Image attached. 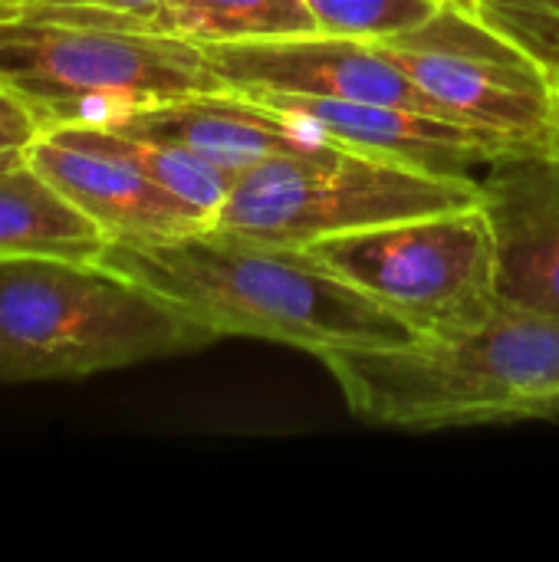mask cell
<instances>
[{
	"mask_svg": "<svg viewBox=\"0 0 559 562\" xmlns=\"http://www.w3.org/2000/svg\"><path fill=\"white\" fill-rule=\"evenodd\" d=\"M376 46L445 115L517 151L554 148L557 72L481 13L441 3L425 23Z\"/></svg>",
	"mask_w": 559,
	"mask_h": 562,
	"instance_id": "obj_7",
	"label": "cell"
},
{
	"mask_svg": "<svg viewBox=\"0 0 559 562\" xmlns=\"http://www.w3.org/2000/svg\"><path fill=\"white\" fill-rule=\"evenodd\" d=\"M86 138H92L96 145L122 155L125 161H132L142 175H148L155 184L168 188L171 194H178L181 201H188L194 211H201L208 221L217 217L221 204L227 201V191L234 184V175L214 168L211 161L165 145V142H152V138H138V135H125L115 128H102V125H82L79 128Z\"/></svg>",
	"mask_w": 559,
	"mask_h": 562,
	"instance_id": "obj_15",
	"label": "cell"
},
{
	"mask_svg": "<svg viewBox=\"0 0 559 562\" xmlns=\"http://www.w3.org/2000/svg\"><path fill=\"white\" fill-rule=\"evenodd\" d=\"M320 26L329 36L353 40H385L425 23L448 0H303Z\"/></svg>",
	"mask_w": 559,
	"mask_h": 562,
	"instance_id": "obj_16",
	"label": "cell"
},
{
	"mask_svg": "<svg viewBox=\"0 0 559 562\" xmlns=\"http://www.w3.org/2000/svg\"><path fill=\"white\" fill-rule=\"evenodd\" d=\"M102 128L185 148L234 178L267 158L310 151L329 142L316 128L231 89L145 105Z\"/></svg>",
	"mask_w": 559,
	"mask_h": 562,
	"instance_id": "obj_12",
	"label": "cell"
},
{
	"mask_svg": "<svg viewBox=\"0 0 559 562\" xmlns=\"http://www.w3.org/2000/svg\"><path fill=\"white\" fill-rule=\"evenodd\" d=\"M478 13L559 69V0H481Z\"/></svg>",
	"mask_w": 559,
	"mask_h": 562,
	"instance_id": "obj_17",
	"label": "cell"
},
{
	"mask_svg": "<svg viewBox=\"0 0 559 562\" xmlns=\"http://www.w3.org/2000/svg\"><path fill=\"white\" fill-rule=\"evenodd\" d=\"M247 99L316 128L323 138L343 148L376 158H392L438 175L478 178V171L491 158L504 151H517L474 125L409 105L297 95V92H250Z\"/></svg>",
	"mask_w": 559,
	"mask_h": 562,
	"instance_id": "obj_10",
	"label": "cell"
},
{
	"mask_svg": "<svg viewBox=\"0 0 559 562\" xmlns=\"http://www.w3.org/2000/svg\"><path fill=\"white\" fill-rule=\"evenodd\" d=\"M320 362L349 412L379 428L445 431L559 415V319L504 300L474 326Z\"/></svg>",
	"mask_w": 559,
	"mask_h": 562,
	"instance_id": "obj_2",
	"label": "cell"
},
{
	"mask_svg": "<svg viewBox=\"0 0 559 562\" xmlns=\"http://www.w3.org/2000/svg\"><path fill=\"white\" fill-rule=\"evenodd\" d=\"M142 30L171 33L198 46L320 33L303 0H165Z\"/></svg>",
	"mask_w": 559,
	"mask_h": 562,
	"instance_id": "obj_14",
	"label": "cell"
},
{
	"mask_svg": "<svg viewBox=\"0 0 559 562\" xmlns=\"http://www.w3.org/2000/svg\"><path fill=\"white\" fill-rule=\"evenodd\" d=\"M165 0H23L20 7H59V10H79V13H92L112 23H125V26H138L161 7ZM16 10V7H13Z\"/></svg>",
	"mask_w": 559,
	"mask_h": 562,
	"instance_id": "obj_18",
	"label": "cell"
},
{
	"mask_svg": "<svg viewBox=\"0 0 559 562\" xmlns=\"http://www.w3.org/2000/svg\"><path fill=\"white\" fill-rule=\"evenodd\" d=\"M478 181L494 237L497 296L559 319V151H504Z\"/></svg>",
	"mask_w": 559,
	"mask_h": 562,
	"instance_id": "obj_9",
	"label": "cell"
},
{
	"mask_svg": "<svg viewBox=\"0 0 559 562\" xmlns=\"http://www.w3.org/2000/svg\"><path fill=\"white\" fill-rule=\"evenodd\" d=\"M96 260L175 303L217 339H267L316 359L415 339L402 319L336 277L306 247L201 227L109 240Z\"/></svg>",
	"mask_w": 559,
	"mask_h": 562,
	"instance_id": "obj_1",
	"label": "cell"
},
{
	"mask_svg": "<svg viewBox=\"0 0 559 562\" xmlns=\"http://www.w3.org/2000/svg\"><path fill=\"white\" fill-rule=\"evenodd\" d=\"M415 336H445L497 306L484 204L326 237L306 247Z\"/></svg>",
	"mask_w": 559,
	"mask_h": 562,
	"instance_id": "obj_6",
	"label": "cell"
},
{
	"mask_svg": "<svg viewBox=\"0 0 559 562\" xmlns=\"http://www.w3.org/2000/svg\"><path fill=\"white\" fill-rule=\"evenodd\" d=\"M484 204L478 178L438 175L326 142L237 175L211 227L264 244L310 247L326 237Z\"/></svg>",
	"mask_w": 559,
	"mask_h": 562,
	"instance_id": "obj_5",
	"label": "cell"
},
{
	"mask_svg": "<svg viewBox=\"0 0 559 562\" xmlns=\"http://www.w3.org/2000/svg\"><path fill=\"white\" fill-rule=\"evenodd\" d=\"M554 425H559V415H557V422H554Z\"/></svg>",
	"mask_w": 559,
	"mask_h": 562,
	"instance_id": "obj_24",
	"label": "cell"
},
{
	"mask_svg": "<svg viewBox=\"0 0 559 562\" xmlns=\"http://www.w3.org/2000/svg\"><path fill=\"white\" fill-rule=\"evenodd\" d=\"M554 148L559 151V69H557V122H554Z\"/></svg>",
	"mask_w": 559,
	"mask_h": 562,
	"instance_id": "obj_20",
	"label": "cell"
},
{
	"mask_svg": "<svg viewBox=\"0 0 559 562\" xmlns=\"http://www.w3.org/2000/svg\"><path fill=\"white\" fill-rule=\"evenodd\" d=\"M217 336L99 260L0 257V382H56L214 346Z\"/></svg>",
	"mask_w": 559,
	"mask_h": 562,
	"instance_id": "obj_3",
	"label": "cell"
},
{
	"mask_svg": "<svg viewBox=\"0 0 559 562\" xmlns=\"http://www.w3.org/2000/svg\"><path fill=\"white\" fill-rule=\"evenodd\" d=\"M109 234L86 217L26 155L0 151V257L96 260Z\"/></svg>",
	"mask_w": 559,
	"mask_h": 562,
	"instance_id": "obj_13",
	"label": "cell"
},
{
	"mask_svg": "<svg viewBox=\"0 0 559 562\" xmlns=\"http://www.w3.org/2000/svg\"><path fill=\"white\" fill-rule=\"evenodd\" d=\"M448 3H458V7H465V10H474V13H478V7H481V0H448Z\"/></svg>",
	"mask_w": 559,
	"mask_h": 562,
	"instance_id": "obj_21",
	"label": "cell"
},
{
	"mask_svg": "<svg viewBox=\"0 0 559 562\" xmlns=\"http://www.w3.org/2000/svg\"><path fill=\"white\" fill-rule=\"evenodd\" d=\"M0 86L46 128L115 119L201 92H224L204 46L79 10L16 7L0 16Z\"/></svg>",
	"mask_w": 559,
	"mask_h": 562,
	"instance_id": "obj_4",
	"label": "cell"
},
{
	"mask_svg": "<svg viewBox=\"0 0 559 562\" xmlns=\"http://www.w3.org/2000/svg\"><path fill=\"white\" fill-rule=\"evenodd\" d=\"M7 3H10V7H20V3H23V0H7Z\"/></svg>",
	"mask_w": 559,
	"mask_h": 562,
	"instance_id": "obj_23",
	"label": "cell"
},
{
	"mask_svg": "<svg viewBox=\"0 0 559 562\" xmlns=\"http://www.w3.org/2000/svg\"><path fill=\"white\" fill-rule=\"evenodd\" d=\"M30 161L86 214L109 240L171 237L211 227L188 201L155 184L122 155L96 145L79 128H46L26 145Z\"/></svg>",
	"mask_w": 559,
	"mask_h": 562,
	"instance_id": "obj_11",
	"label": "cell"
},
{
	"mask_svg": "<svg viewBox=\"0 0 559 562\" xmlns=\"http://www.w3.org/2000/svg\"><path fill=\"white\" fill-rule=\"evenodd\" d=\"M3 13H13V7H10L7 0H0V16H3Z\"/></svg>",
	"mask_w": 559,
	"mask_h": 562,
	"instance_id": "obj_22",
	"label": "cell"
},
{
	"mask_svg": "<svg viewBox=\"0 0 559 562\" xmlns=\"http://www.w3.org/2000/svg\"><path fill=\"white\" fill-rule=\"evenodd\" d=\"M204 49L231 92H297L326 99H359L445 115L369 40L306 33L254 43H217Z\"/></svg>",
	"mask_w": 559,
	"mask_h": 562,
	"instance_id": "obj_8",
	"label": "cell"
},
{
	"mask_svg": "<svg viewBox=\"0 0 559 562\" xmlns=\"http://www.w3.org/2000/svg\"><path fill=\"white\" fill-rule=\"evenodd\" d=\"M40 132H43V122L36 119V112L0 86V151L26 148Z\"/></svg>",
	"mask_w": 559,
	"mask_h": 562,
	"instance_id": "obj_19",
	"label": "cell"
}]
</instances>
